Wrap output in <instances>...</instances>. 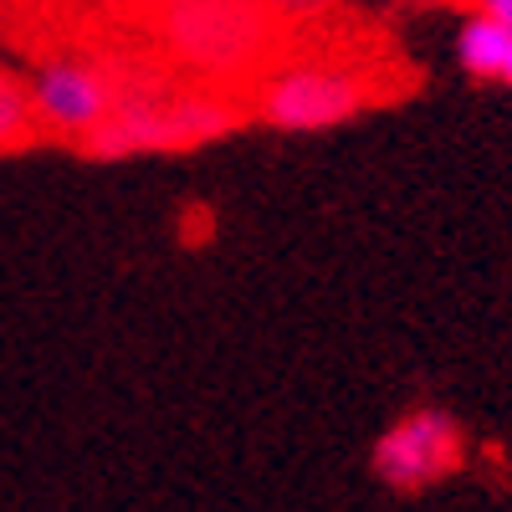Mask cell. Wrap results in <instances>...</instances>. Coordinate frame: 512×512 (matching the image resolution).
I'll return each instance as SVG.
<instances>
[{
  "instance_id": "cell-1",
  "label": "cell",
  "mask_w": 512,
  "mask_h": 512,
  "mask_svg": "<svg viewBox=\"0 0 512 512\" xmlns=\"http://www.w3.org/2000/svg\"><path fill=\"white\" fill-rule=\"evenodd\" d=\"M108 6V0H103ZM149 47L205 82L251 93L297 41V21L267 0H159V6H108Z\"/></svg>"
},
{
  "instance_id": "cell-2",
  "label": "cell",
  "mask_w": 512,
  "mask_h": 512,
  "mask_svg": "<svg viewBox=\"0 0 512 512\" xmlns=\"http://www.w3.org/2000/svg\"><path fill=\"white\" fill-rule=\"evenodd\" d=\"M26 82H31V103L47 139L77 144L113 108V77L98 52H47L36 57V77Z\"/></svg>"
},
{
  "instance_id": "cell-3",
  "label": "cell",
  "mask_w": 512,
  "mask_h": 512,
  "mask_svg": "<svg viewBox=\"0 0 512 512\" xmlns=\"http://www.w3.org/2000/svg\"><path fill=\"white\" fill-rule=\"evenodd\" d=\"M466 446L456 420H446L441 410H415L405 420L390 425V436L374 451V472L390 492H425L446 482L451 472H461Z\"/></svg>"
},
{
  "instance_id": "cell-4",
  "label": "cell",
  "mask_w": 512,
  "mask_h": 512,
  "mask_svg": "<svg viewBox=\"0 0 512 512\" xmlns=\"http://www.w3.org/2000/svg\"><path fill=\"white\" fill-rule=\"evenodd\" d=\"M31 144H47L36 103H31V82L11 67H0V154L31 149Z\"/></svg>"
},
{
  "instance_id": "cell-5",
  "label": "cell",
  "mask_w": 512,
  "mask_h": 512,
  "mask_svg": "<svg viewBox=\"0 0 512 512\" xmlns=\"http://www.w3.org/2000/svg\"><path fill=\"white\" fill-rule=\"evenodd\" d=\"M507 47H512V26H502L487 11L477 21H466V31H461V62L472 77H502Z\"/></svg>"
},
{
  "instance_id": "cell-6",
  "label": "cell",
  "mask_w": 512,
  "mask_h": 512,
  "mask_svg": "<svg viewBox=\"0 0 512 512\" xmlns=\"http://www.w3.org/2000/svg\"><path fill=\"white\" fill-rule=\"evenodd\" d=\"M272 11H282L287 21H308V16H323V11H333L338 0H267Z\"/></svg>"
},
{
  "instance_id": "cell-7",
  "label": "cell",
  "mask_w": 512,
  "mask_h": 512,
  "mask_svg": "<svg viewBox=\"0 0 512 512\" xmlns=\"http://www.w3.org/2000/svg\"><path fill=\"white\" fill-rule=\"evenodd\" d=\"M477 11H487V16H497L502 26H512V0H472Z\"/></svg>"
},
{
  "instance_id": "cell-8",
  "label": "cell",
  "mask_w": 512,
  "mask_h": 512,
  "mask_svg": "<svg viewBox=\"0 0 512 512\" xmlns=\"http://www.w3.org/2000/svg\"><path fill=\"white\" fill-rule=\"evenodd\" d=\"M108 6H159V0H108Z\"/></svg>"
},
{
  "instance_id": "cell-9",
  "label": "cell",
  "mask_w": 512,
  "mask_h": 512,
  "mask_svg": "<svg viewBox=\"0 0 512 512\" xmlns=\"http://www.w3.org/2000/svg\"><path fill=\"white\" fill-rule=\"evenodd\" d=\"M11 31V21H6V0H0V36H6Z\"/></svg>"
},
{
  "instance_id": "cell-10",
  "label": "cell",
  "mask_w": 512,
  "mask_h": 512,
  "mask_svg": "<svg viewBox=\"0 0 512 512\" xmlns=\"http://www.w3.org/2000/svg\"><path fill=\"white\" fill-rule=\"evenodd\" d=\"M502 77L512 82V47H507V62H502Z\"/></svg>"
}]
</instances>
